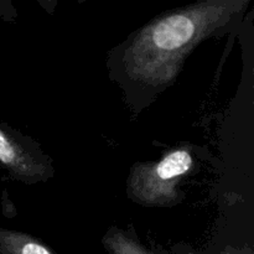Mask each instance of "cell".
<instances>
[{"label":"cell","instance_id":"cell-5","mask_svg":"<svg viewBox=\"0 0 254 254\" xmlns=\"http://www.w3.org/2000/svg\"><path fill=\"white\" fill-rule=\"evenodd\" d=\"M103 245L109 254H154L119 228H111L106 233Z\"/></svg>","mask_w":254,"mask_h":254},{"label":"cell","instance_id":"cell-1","mask_svg":"<svg viewBox=\"0 0 254 254\" xmlns=\"http://www.w3.org/2000/svg\"><path fill=\"white\" fill-rule=\"evenodd\" d=\"M247 1L210 0L171 10L139 30L124 51L129 78L149 87L171 84L202 40L233 21Z\"/></svg>","mask_w":254,"mask_h":254},{"label":"cell","instance_id":"cell-6","mask_svg":"<svg viewBox=\"0 0 254 254\" xmlns=\"http://www.w3.org/2000/svg\"><path fill=\"white\" fill-rule=\"evenodd\" d=\"M221 254H252V252L247 250H227Z\"/></svg>","mask_w":254,"mask_h":254},{"label":"cell","instance_id":"cell-3","mask_svg":"<svg viewBox=\"0 0 254 254\" xmlns=\"http://www.w3.org/2000/svg\"><path fill=\"white\" fill-rule=\"evenodd\" d=\"M0 169L25 184L47 181L54 175L51 160L30 139L0 126Z\"/></svg>","mask_w":254,"mask_h":254},{"label":"cell","instance_id":"cell-2","mask_svg":"<svg viewBox=\"0 0 254 254\" xmlns=\"http://www.w3.org/2000/svg\"><path fill=\"white\" fill-rule=\"evenodd\" d=\"M193 158L186 148L174 149L158 163H138L127 180V192L145 207H171L183 201L179 183L192 169Z\"/></svg>","mask_w":254,"mask_h":254},{"label":"cell","instance_id":"cell-4","mask_svg":"<svg viewBox=\"0 0 254 254\" xmlns=\"http://www.w3.org/2000/svg\"><path fill=\"white\" fill-rule=\"evenodd\" d=\"M0 254H55L37 238L0 228Z\"/></svg>","mask_w":254,"mask_h":254}]
</instances>
